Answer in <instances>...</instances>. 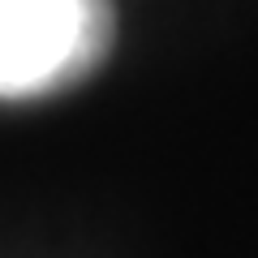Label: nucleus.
Masks as SVG:
<instances>
[{
	"label": "nucleus",
	"mask_w": 258,
	"mask_h": 258,
	"mask_svg": "<svg viewBox=\"0 0 258 258\" xmlns=\"http://www.w3.org/2000/svg\"><path fill=\"white\" fill-rule=\"evenodd\" d=\"M112 0H0V99L74 86L108 56Z\"/></svg>",
	"instance_id": "f257e3e1"
}]
</instances>
